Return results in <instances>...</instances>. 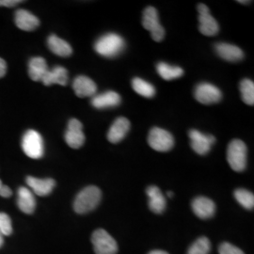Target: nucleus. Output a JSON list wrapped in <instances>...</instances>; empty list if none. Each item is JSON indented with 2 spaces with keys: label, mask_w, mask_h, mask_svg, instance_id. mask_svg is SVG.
Returning <instances> with one entry per match:
<instances>
[{
  "label": "nucleus",
  "mask_w": 254,
  "mask_h": 254,
  "mask_svg": "<svg viewBox=\"0 0 254 254\" xmlns=\"http://www.w3.org/2000/svg\"><path fill=\"white\" fill-rule=\"evenodd\" d=\"M2 186H3V184H2V182L0 180V190H1V188H2Z\"/></svg>",
  "instance_id": "38"
},
{
  "label": "nucleus",
  "mask_w": 254,
  "mask_h": 254,
  "mask_svg": "<svg viewBox=\"0 0 254 254\" xmlns=\"http://www.w3.org/2000/svg\"><path fill=\"white\" fill-rule=\"evenodd\" d=\"M167 195H168V197H169V198H173V193L172 191H169V192L167 193Z\"/></svg>",
  "instance_id": "35"
},
{
  "label": "nucleus",
  "mask_w": 254,
  "mask_h": 254,
  "mask_svg": "<svg viewBox=\"0 0 254 254\" xmlns=\"http://www.w3.org/2000/svg\"><path fill=\"white\" fill-rule=\"evenodd\" d=\"M91 243L95 254H116L118 245L115 239L104 229H97L91 236Z\"/></svg>",
  "instance_id": "5"
},
{
  "label": "nucleus",
  "mask_w": 254,
  "mask_h": 254,
  "mask_svg": "<svg viewBox=\"0 0 254 254\" xmlns=\"http://www.w3.org/2000/svg\"><path fill=\"white\" fill-rule=\"evenodd\" d=\"M194 96L196 100L200 102V104L203 105H211L216 104L221 100L222 93L218 87L210 84V83H200L197 85Z\"/></svg>",
  "instance_id": "8"
},
{
  "label": "nucleus",
  "mask_w": 254,
  "mask_h": 254,
  "mask_svg": "<svg viewBox=\"0 0 254 254\" xmlns=\"http://www.w3.org/2000/svg\"><path fill=\"white\" fill-rule=\"evenodd\" d=\"M48 70V66L44 58L34 57L28 63V75L33 81H42Z\"/></svg>",
  "instance_id": "21"
},
{
  "label": "nucleus",
  "mask_w": 254,
  "mask_h": 254,
  "mask_svg": "<svg viewBox=\"0 0 254 254\" xmlns=\"http://www.w3.org/2000/svg\"><path fill=\"white\" fill-rule=\"evenodd\" d=\"M239 3H250V1H238Z\"/></svg>",
  "instance_id": "37"
},
{
  "label": "nucleus",
  "mask_w": 254,
  "mask_h": 254,
  "mask_svg": "<svg viewBox=\"0 0 254 254\" xmlns=\"http://www.w3.org/2000/svg\"><path fill=\"white\" fill-rule=\"evenodd\" d=\"M65 141L73 149H79L85 143V135L83 133L81 122L72 119L68 124V128L65 132Z\"/></svg>",
  "instance_id": "11"
},
{
  "label": "nucleus",
  "mask_w": 254,
  "mask_h": 254,
  "mask_svg": "<svg viewBox=\"0 0 254 254\" xmlns=\"http://www.w3.org/2000/svg\"><path fill=\"white\" fill-rule=\"evenodd\" d=\"M7 73V64L6 62L0 58V78H2Z\"/></svg>",
  "instance_id": "33"
},
{
  "label": "nucleus",
  "mask_w": 254,
  "mask_h": 254,
  "mask_svg": "<svg viewBox=\"0 0 254 254\" xmlns=\"http://www.w3.org/2000/svg\"><path fill=\"white\" fill-rule=\"evenodd\" d=\"M217 54L223 60L230 63L240 62L244 58L243 51L238 46L227 44V43H218L215 46Z\"/></svg>",
  "instance_id": "16"
},
{
  "label": "nucleus",
  "mask_w": 254,
  "mask_h": 254,
  "mask_svg": "<svg viewBox=\"0 0 254 254\" xmlns=\"http://www.w3.org/2000/svg\"><path fill=\"white\" fill-rule=\"evenodd\" d=\"M47 46L49 49L59 57H70L73 53V48L66 41L61 39L60 37L52 34L47 39Z\"/></svg>",
  "instance_id": "22"
},
{
  "label": "nucleus",
  "mask_w": 254,
  "mask_h": 254,
  "mask_svg": "<svg viewBox=\"0 0 254 254\" xmlns=\"http://www.w3.org/2000/svg\"><path fill=\"white\" fill-rule=\"evenodd\" d=\"M193 151L200 155L208 154L216 141L215 136L202 134L200 131L192 129L189 133Z\"/></svg>",
  "instance_id": "10"
},
{
  "label": "nucleus",
  "mask_w": 254,
  "mask_h": 254,
  "mask_svg": "<svg viewBox=\"0 0 254 254\" xmlns=\"http://www.w3.org/2000/svg\"><path fill=\"white\" fill-rule=\"evenodd\" d=\"M142 26L146 30L150 31L151 37L154 42H161L165 37V29L159 23L158 12L154 7H148L143 11Z\"/></svg>",
  "instance_id": "7"
},
{
  "label": "nucleus",
  "mask_w": 254,
  "mask_h": 254,
  "mask_svg": "<svg viewBox=\"0 0 254 254\" xmlns=\"http://www.w3.org/2000/svg\"><path fill=\"white\" fill-rule=\"evenodd\" d=\"M3 245V236L1 235V233H0V248H1V246Z\"/></svg>",
  "instance_id": "36"
},
{
  "label": "nucleus",
  "mask_w": 254,
  "mask_h": 254,
  "mask_svg": "<svg viewBox=\"0 0 254 254\" xmlns=\"http://www.w3.org/2000/svg\"><path fill=\"white\" fill-rule=\"evenodd\" d=\"M42 82L46 86H50L53 84L66 86L68 83V71L63 66H56L51 70H48Z\"/></svg>",
  "instance_id": "23"
},
{
  "label": "nucleus",
  "mask_w": 254,
  "mask_h": 254,
  "mask_svg": "<svg viewBox=\"0 0 254 254\" xmlns=\"http://www.w3.org/2000/svg\"><path fill=\"white\" fill-rule=\"evenodd\" d=\"M218 254H245L242 250L237 248L236 246L232 245L228 242H224L218 247Z\"/></svg>",
  "instance_id": "30"
},
{
  "label": "nucleus",
  "mask_w": 254,
  "mask_h": 254,
  "mask_svg": "<svg viewBox=\"0 0 254 254\" xmlns=\"http://www.w3.org/2000/svg\"><path fill=\"white\" fill-rule=\"evenodd\" d=\"M148 254H169L168 253H166V252H164V251H159V250H155V251H152V252H150Z\"/></svg>",
  "instance_id": "34"
},
{
  "label": "nucleus",
  "mask_w": 254,
  "mask_h": 254,
  "mask_svg": "<svg viewBox=\"0 0 254 254\" xmlns=\"http://www.w3.org/2000/svg\"><path fill=\"white\" fill-rule=\"evenodd\" d=\"M14 18L17 27L25 31H32L40 26L38 17L26 9H18L15 12Z\"/></svg>",
  "instance_id": "18"
},
{
  "label": "nucleus",
  "mask_w": 254,
  "mask_h": 254,
  "mask_svg": "<svg viewBox=\"0 0 254 254\" xmlns=\"http://www.w3.org/2000/svg\"><path fill=\"white\" fill-rule=\"evenodd\" d=\"M235 198L238 203L244 208L253 210L254 207V195L253 192L244 189H238L235 191Z\"/></svg>",
  "instance_id": "27"
},
{
  "label": "nucleus",
  "mask_w": 254,
  "mask_h": 254,
  "mask_svg": "<svg viewBox=\"0 0 254 254\" xmlns=\"http://www.w3.org/2000/svg\"><path fill=\"white\" fill-rule=\"evenodd\" d=\"M27 184L36 195L42 197L49 195L53 191L56 186V182L51 178L39 179L32 176L27 177Z\"/></svg>",
  "instance_id": "19"
},
{
  "label": "nucleus",
  "mask_w": 254,
  "mask_h": 254,
  "mask_svg": "<svg viewBox=\"0 0 254 254\" xmlns=\"http://www.w3.org/2000/svg\"><path fill=\"white\" fill-rule=\"evenodd\" d=\"M156 71L164 80L177 79L184 75V70L178 66H172L165 63H159L156 65Z\"/></svg>",
  "instance_id": "24"
},
{
  "label": "nucleus",
  "mask_w": 254,
  "mask_h": 254,
  "mask_svg": "<svg viewBox=\"0 0 254 254\" xmlns=\"http://www.w3.org/2000/svg\"><path fill=\"white\" fill-rule=\"evenodd\" d=\"M126 48L124 38L117 33H108L100 37L94 44V50L105 58H115Z\"/></svg>",
  "instance_id": "2"
},
{
  "label": "nucleus",
  "mask_w": 254,
  "mask_h": 254,
  "mask_svg": "<svg viewBox=\"0 0 254 254\" xmlns=\"http://www.w3.org/2000/svg\"><path fill=\"white\" fill-rule=\"evenodd\" d=\"M0 233L2 236H10L12 233L11 220L5 213H0Z\"/></svg>",
  "instance_id": "29"
},
{
  "label": "nucleus",
  "mask_w": 254,
  "mask_h": 254,
  "mask_svg": "<svg viewBox=\"0 0 254 254\" xmlns=\"http://www.w3.org/2000/svg\"><path fill=\"white\" fill-rule=\"evenodd\" d=\"M102 192L95 186H89L83 189L75 197L73 210L77 214H87L96 208L100 203Z\"/></svg>",
  "instance_id": "1"
},
{
  "label": "nucleus",
  "mask_w": 254,
  "mask_h": 254,
  "mask_svg": "<svg viewBox=\"0 0 254 254\" xmlns=\"http://www.w3.org/2000/svg\"><path fill=\"white\" fill-rule=\"evenodd\" d=\"M247 146L241 139H233L227 149V161L235 172H243L247 166Z\"/></svg>",
  "instance_id": "3"
},
{
  "label": "nucleus",
  "mask_w": 254,
  "mask_h": 254,
  "mask_svg": "<svg viewBox=\"0 0 254 254\" xmlns=\"http://www.w3.org/2000/svg\"><path fill=\"white\" fill-rule=\"evenodd\" d=\"M191 207L198 218L206 219L212 218L216 212V204L206 197H197L191 202Z\"/></svg>",
  "instance_id": "13"
},
{
  "label": "nucleus",
  "mask_w": 254,
  "mask_h": 254,
  "mask_svg": "<svg viewBox=\"0 0 254 254\" xmlns=\"http://www.w3.org/2000/svg\"><path fill=\"white\" fill-rule=\"evenodd\" d=\"M22 149L30 158H42L45 154L43 136L35 130H27L22 139Z\"/></svg>",
  "instance_id": "4"
},
{
  "label": "nucleus",
  "mask_w": 254,
  "mask_h": 254,
  "mask_svg": "<svg viewBox=\"0 0 254 254\" xmlns=\"http://www.w3.org/2000/svg\"><path fill=\"white\" fill-rule=\"evenodd\" d=\"M130 130V122L125 117H119L115 120L108 132V139L111 143L122 141Z\"/></svg>",
  "instance_id": "15"
},
{
  "label": "nucleus",
  "mask_w": 254,
  "mask_h": 254,
  "mask_svg": "<svg viewBox=\"0 0 254 254\" xmlns=\"http://www.w3.org/2000/svg\"><path fill=\"white\" fill-rule=\"evenodd\" d=\"M146 193L149 199L148 203L151 211L154 214H162L167 206V201L161 190L155 186H151L147 189Z\"/></svg>",
  "instance_id": "17"
},
{
  "label": "nucleus",
  "mask_w": 254,
  "mask_h": 254,
  "mask_svg": "<svg viewBox=\"0 0 254 254\" xmlns=\"http://www.w3.org/2000/svg\"><path fill=\"white\" fill-rule=\"evenodd\" d=\"M148 143L157 152H168L174 146V137L170 132L162 128L154 127L149 133Z\"/></svg>",
  "instance_id": "6"
},
{
  "label": "nucleus",
  "mask_w": 254,
  "mask_h": 254,
  "mask_svg": "<svg viewBox=\"0 0 254 254\" xmlns=\"http://www.w3.org/2000/svg\"><path fill=\"white\" fill-rule=\"evenodd\" d=\"M240 92L243 102L249 105H254V83L251 79H243L240 82Z\"/></svg>",
  "instance_id": "26"
},
{
  "label": "nucleus",
  "mask_w": 254,
  "mask_h": 254,
  "mask_svg": "<svg viewBox=\"0 0 254 254\" xmlns=\"http://www.w3.org/2000/svg\"><path fill=\"white\" fill-rule=\"evenodd\" d=\"M12 195V191L9 189L8 186H2L1 190H0V196L3 198H9Z\"/></svg>",
  "instance_id": "32"
},
{
  "label": "nucleus",
  "mask_w": 254,
  "mask_h": 254,
  "mask_svg": "<svg viewBox=\"0 0 254 254\" xmlns=\"http://www.w3.org/2000/svg\"><path fill=\"white\" fill-rule=\"evenodd\" d=\"M132 87L137 94L146 98H152L155 94V89L154 86L139 77H135L132 80Z\"/></svg>",
  "instance_id": "25"
},
{
  "label": "nucleus",
  "mask_w": 254,
  "mask_h": 254,
  "mask_svg": "<svg viewBox=\"0 0 254 254\" xmlns=\"http://www.w3.org/2000/svg\"><path fill=\"white\" fill-rule=\"evenodd\" d=\"M211 251V243L207 237L198 238L189 249L188 254H208Z\"/></svg>",
  "instance_id": "28"
},
{
  "label": "nucleus",
  "mask_w": 254,
  "mask_h": 254,
  "mask_svg": "<svg viewBox=\"0 0 254 254\" xmlns=\"http://www.w3.org/2000/svg\"><path fill=\"white\" fill-rule=\"evenodd\" d=\"M121 96L115 91H108L95 94L91 99V105L97 109H110L118 107L121 104Z\"/></svg>",
  "instance_id": "14"
},
{
  "label": "nucleus",
  "mask_w": 254,
  "mask_h": 254,
  "mask_svg": "<svg viewBox=\"0 0 254 254\" xmlns=\"http://www.w3.org/2000/svg\"><path fill=\"white\" fill-rule=\"evenodd\" d=\"M73 89L76 96L80 98L93 97L97 92L96 84L90 77L85 75H79L74 78Z\"/></svg>",
  "instance_id": "12"
},
{
  "label": "nucleus",
  "mask_w": 254,
  "mask_h": 254,
  "mask_svg": "<svg viewBox=\"0 0 254 254\" xmlns=\"http://www.w3.org/2000/svg\"><path fill=\"white\" fill-rule=\"evenodd\" d=\"M17 205L22 212L27 215L32 214L36 208V200L33 193L25 187H21L18 190Z\"/></svg>",
  "instance_id": "20"
},
{
  "label": "nucleus",
  "mask_w": 254,
  "mask_h": 254,
  "mask_svg": "<svg viewBox=\"0 0 254 254\" xmlns=\"http://www.w3.org/2000/svg\"><path fill=\"white\" fill-rule=\"evenodd\" d=\"M21 2V0H0V7H14Z\"/></svg>",
  "instance_id": "31"
},
{
  "label": "nucleus",
  "mask_w": 254,
  "mask_h": 254,
  "mask_svg": "<svg viewBox=\"0 0 254 254\" xmlns=\"http://www.w3.org/2000/svg\"><path fill=\"white\" fill-rule=\"evenodd\" d=\"M199 11V30L204 36L212 37L217 35L219 31V26L216 19L210 14L208 7L204 4L198 5Z\"/></svg>",
  "instance_id": "9"
}]
</instances>
